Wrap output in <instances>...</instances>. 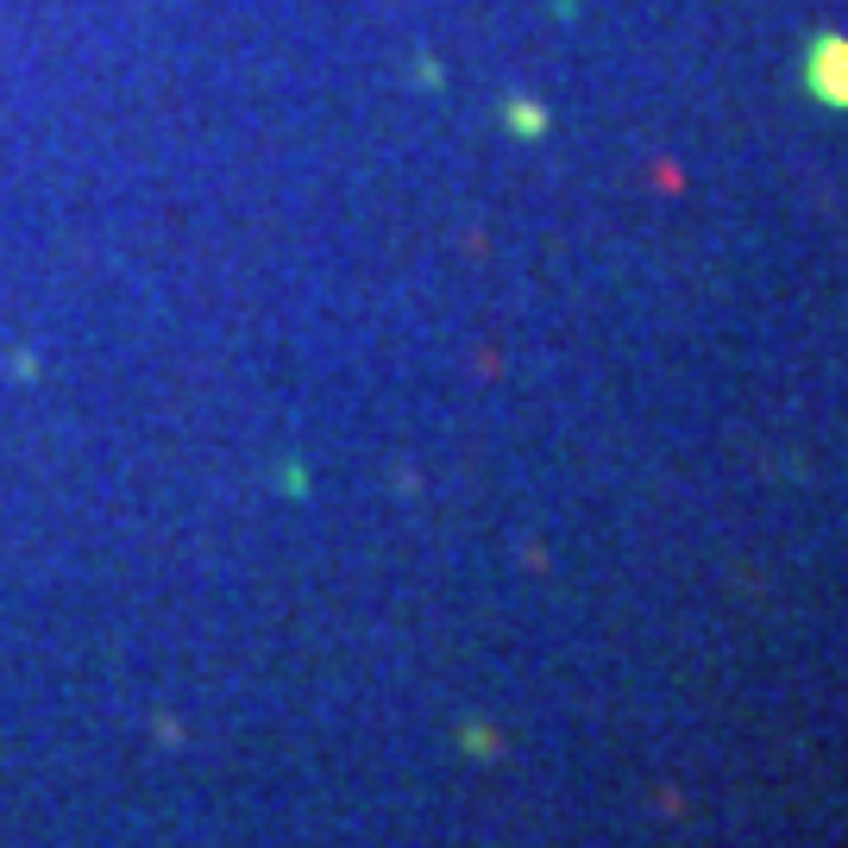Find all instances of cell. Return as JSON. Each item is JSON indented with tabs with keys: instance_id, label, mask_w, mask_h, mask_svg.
<instances>
[{
	"instance_id": "obj_1",
	"label": "cell",
	"mask_w": 848,
	"mask_h": 848,
	"mask_svg": "<svg viewBox=\"0 0 848 848\" xmlns=\"http://www.w3.org/2000/svg\"><path fill=\"white\" fill-rule=\"evenodd\" d=\"M805 89L817 107L848 114V39L842 32H817L805 44Z\"/></svg>"
}]
</instances>
